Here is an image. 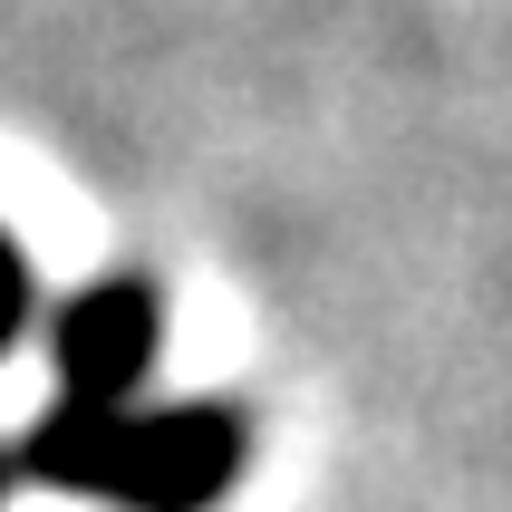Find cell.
<instances>
[{"label":"cell","mask_w":512,"mask_h":512,"mask_svg":"<svg viewBox=\"0 0 512 512\" xmlns=\"http://www.w3.org/2000/svg\"><path fill=\"white\" fill-rule=\"evenodd\" d=\"M252 464V426L232 406H68L10 445V474L107 512H213Z\"/></svg>","instance_id":"obj_1"},{"label":"cell","mask_w":512,"mask_h":512,"mask_svg":"<svg viewBox=\"0 0 512 512\" xmlns=\"http://www.w3.org/2000/svg\"><path fill=\"white\" fill-rule=\"evenodd\" d=\"M155 348H165V300H155L145 271L78 281L49 319V368L68 406H126L155 377Z\"/></svg>","instance_id":"obj_2"},{"label":"cell","mask_w":512,"mask_h":512,"mask_svg":"<svg viewBox=\"0 0 512 512\" xmlns=\"http://www.w3.org/2000/svg\"><path fill=\"white\" fill-rule=\"evenodd\" d=\"M29 310H39V281H29V252L0 232V358L20 348V329H29Z\"/></svg>","instance_id":"obj_3"},{"label":"cell","mask_w":512,"mask_h":512,"mask_svg":"<svg viewBox=\"0 0 512 512\" xmlns=\"http://www.w3.org/2000/svg\"><path fill=\"white\" fill-rule=\"evenodd\" d=\"M10 484H20V474H10V445H0V503H10Z\"/></svg>","instance_id":"obj_4"}]
</instances>
